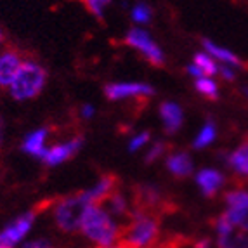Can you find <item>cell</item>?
Masks as SVG:
<instances>
[{
  "label": "cell",
  "instance_id": "1",
  "mask_svg": "<svg viewBox=\"0 0 248 248\" xmlns=\"http://www.w3.org/2000/svg\"><path fill=\"white\" fill-rule=\"evenodd\" d=\"M160 236V219L156 215L132 212L128 222L118 229V238L128 248H155Z\"/></svg>",
  "mask_w": 248,
  "mask_h": 248
},
{
  "label": "cell",
  "instance_id": "2",
  "mask_svg": "<svg viewBox=\"0 0 248 248\" xmlns=\"http://www.w3.org/2000/svg\"><path fill=\"white\" fill-rule=\"evenodd\" d=\"M47 83V70L35 59H25L17 71L16 78L7 89L14 101L35 99Z\"/></svg>",
  "mask_w": 248,
  "mask_h": 248
},
{
  "label": "cell",
  "instance_id": "3",
  "mask_svg": "<svg viewBox=\"0 0 248 248\" xmlns=\"http://www.w3.org/2000/svg\"><path fill=\"white\" fill-rule=\"evenodd\" d=\"M89 207H91V202H89L87 191L59 198L52 207L54 222L62 232L80 231V224Z\"/></svg>",
  "mask_w": 248,
  "mask_h": 248
},
{
  "label": "cell",
  "instance_id": "4",
  "mask_svg": "<svg viewBox=\"0 0 248 248\" xmlns=\"http://www.w3.org/2000/svg\"><path fill=\"white\" fill-rule=\"evenodd\" d=\"M80 231L89 240L97 243V247H108L118 238V228L111 220L109 214L104 212L99 205H91L85 212L80 224Z\"/></svg>",
  "mask_w": 248,
  "mask_h": 248
},
{
  "label": "cell",
  "instance_id": "5",
  "mask_svg": "<svg viewBox=\"0 0 248 248\" xmlns=\"http://www.w3.org/2000/svg\"><path fill=\"white\" fill-rule=\"evenodd\" d=\"M38 212H40L38 208L25 212L5 224L0 229V248H19L25 243V238L33 229Z\"/></svg>",
  "mask_w": 248,
  "mask_h": 248
},
{
  "label": "cell",
  "instance_id": "6",
  "mask_svg": "<svg viewBox=\"0 0 248 248\" xmlns=\"http://www.w3.org/2000/svg\"><path fill=\"white\" fill-rule=\"evenodd\" d=\"M132 203L134 212H142V214L160 215L169 212L170 203L165 196L161 195L158 187L151 184H136L132 191Z\"/></svg>",
  "mask_w": 248,
  "mask_h": 248
},
{
  "label": "cell",
  "instance_id": "7",
  "mask_svg": "<svg viewBox=\"0 0 248 248\" xmlns=\"http://www.w3.org/2000/svg\"><path fill=\"white\" fill-rule=\"evenodd\" d=\"M124 44L136 49L137 52L142 54V58L151 64V66L163 68L165 66V56L161 52L160 47L155 44V40L141 28H132L125 35Z\"/></svg>",
  "mask_w": 248,
  "mask_h": 248
},
{
  "label": "cell",
  "instance_id": "8",
  "mask_svg": "<svg viewBox=\"0 0 248 248\" xmlns=\"http://www.w3.org/2000/svg\"><path fill=\"white\" fill-rule=\"evenodd\" d=\"M228 212H224L236 229L248 231V193L243 189L229 191L226 195Z\"/></svg>",
  "mask_w": 248,
  "mask_h": 248
},
{
  "label": "cell",
  "instance_id": "9",
  "mask_svg": "<svg viewBox=\"0 0 248 248\" xmlns=\"http://www.w3.org/2000/svg\"><path fill=\"white\" fill-rule=\"evenodd\" d=\"M106 99L109 101H124L130 99V97H149L155 94V89L148 83H137V82H128V83H106L103 89Z\"/></svg>",
  "mask_w": 248,
  "mask_h": 248
},
{
  "label": "cell",
  "instance_id": "10",
  "mask_svg": "<svg viewBox=\"0 0 248 248\" xmlns=\"http://www.w3.org/2000/svg\"><path fill=\"white\" fill-rule=\"evenodd\" d=\"M82 146H83L82 136L71 137L70 141L47 148L44 156H42V161H44L47 167H58V165H61V163H64V161L71 160V158L82 149Z\"/></svg>",
  "mask_w": 248,
  "mask_h": 248
},
{
  "label": "cell",
  "instance_id": "11",
  "mask_svg": "<svg viewBox=\"0 0 248 248\" xmlns=\"http://www.w3.org/2000/svg\"><path fill=\"white\" fill-rule=\"evenodd\" d=\"M23 56L14 47H7L0 52V89H9L23 64Z\"/></svg>",
  "mask_w": 248,
  "mask_h": 248
},
{
  "label": "cell",
  "instance_id": "12",
  "mask_svg": "<svg viewBox=\"0 0 248 248\" xmlns=\"http://www.w3.org/2000/svg\"><path fill=\"white\" fill-rule=\"evenodd\" d=\"M120 187V179L118 175L115 174H104L103 177L99 179V182L95 184L92 189L87 191V196H89V202L91 205H104L109 195H111L113 191H116Z\"/></svg>",
  "mask_w": 248,
  "mask_h": 248
},
{
  "label": "cell",
  "instance_id": "13",
  "mask_svg": "<svg viewBox=\"0 0 248 248\" xmlns=\"http://www.w3.org/2000/svg\"><path fill=\"white\" fill-rule=\"evenodd\" d=\"M47 137H49V128H46V127L37 128V130H33V132L26 134L23 142H21L23 153L42 160V156H44V153H46V149H47L46 148Z\"/></svg>",
  "mask_w": 248,
  "mask_h": 248
},
{
  "label": "cell",
  "instance_id": "14",
  "mask_svg": "<svg viewBox=\"0 0 248 248\" xmlns=\"http://www.w3.org/2000/svg\"><path fill=\"white\" fill-rule=\"evenodd\" d=\"M196 182H198L203 195L207 198H214L220 187L224 186V175L214 169H203L196 175Z\"/></svg>",
  "mask_w": 248,
  "mask_h": 248
},
{
  "label": "cell",
  "instance_id": "15",
  "mask_svg": "<svg viewBox=\"0 0 248 248\" xmlns=\"http://www.w3.org/2000/svg\"><path fill=\"white\" fill-rule=\"evenodd\" d=\"M160 116L163 120V128L169 136L175 134L179 128L182 127V122H184V115H182V109L175 103H161L160 104Z\"/></svg>",
  "mask_w": 248,
  "mask_h": 248
},
{
  "label": "cell",
  "instance_id": "16",
  "mask_svg": "<svg viewBox=\"0 0 248 248\" xmlns=\"http://www.w3.org/2000/svg\"><path fill=\"white\" fill-rule=\"evenodd\" d=\"M167 170L174 175L175 179H186L193 174V160L186 151H179V153L170 155L165 161Z\"/></svg>",
  "mask_w": 248,
  "mask_h": 248
},
{
  "label": "cell",
  "instance_id": "17",
  "mask_svg": "<svg viewBox=\"0 0 248 248\" xmlns=\"http://www.w3.org/2000/svg\"><path fill=\"white\" fill-rule=\"evenodd\" d=\"M228 163L236 175L248 179V137H245L241 144L228 156Z\"/></svg>",
  "mask_w": 248,
  "mask_h": 248
},
{
  "label": "cell",
  "instance_id": "18",
  "mask_svg": "<svg viewBox=\"0 0 248 248\" xmlns=\"http://www.w3.org/2000/svg\"><path fill=\"white\" fill-rule=\"evenodd\" d=\"M203 47L207 49V52L210 54L212 58H217L220 61H224L226 64H232V66H238V68H248V62H245L241 58H238L236 54H232L231 50L228 49H222V47L215 46L212 40H207V38H203L202 40Z\"/></svg>",
  "mask_w": 248,
  "mask_h": 248
},
{
  "label": "cell",
  "instance_id": "19",
  "mask_svg": "<svg viewBox=\"0 0 248 248\" xmlns=\"http://www.w3.org/2000/svg\"><path fill=\"white\" fill-rule=\"evenodd\" d=\"M217 236V248H248V231L232 228Z\"/></svg>",
  "mask_w": 248,
  "mask_h": 248
},
{
  "label": "cell",
  "instance_id": "20",
  "mask_svg": "<svg viewBox=\"0 0 248 248\" xmlns=\"http://www.w3.org/2000/svg\"><path fill=\"white\" fill-rule=\"evenodd\" d=\"M104 203H108L109 210H111L115 215H118V217H130V214H132L130 208H128L127 198L122 195L120 187H118L116 191H113L111 195H109V198H108Z\"/></svg>",
  "mask_w": 248,
  "mask_h": 248
},
{
  "label": "cell",
  "instance_id": "21",
  "mask_svg": "<svg viewBox=\"0 0 248 248\" xmlns=\"http://www.w3.org/2000/svg\"><path fill=\"white\" fill-rule=\"evenodd\" d=\"M195 89L198 94H202L203 97H207L210 101H217L219 97V89H217V83L214 80H210L208 77H202V78L195 80Z\"/></svg>",
  "mask_w": 248,
  "mask_h": 248
},
{
  "label": "cell",
  "instance_id": "22",
  "mask_svg": "<svg viewBox=\"0 0 248 248\" xmlns=\"http://www.w3.org/2000/svg\"><path fill=\"white\" fill-rule=\"evenodd\" d=\"M195 66H198L200 70H202V73L205 75V77H208V78H210L212 75H215L217 71H219V66L215 64L214 58L208 56V54H196Z\"/></svg>",
  "mask_w": 248,
  "mask_h": 248
},
{
  "label": "cell",
  "instance_id": "23",
  "mask_svg": "<svg viewBox=\"0 0 248 248\" xmlns=\"http://www.w3.org/2000/svg\"><path fill=\"white\" fill-rule=\"evenodd\" d=\"M215 134H217V132H215L214 122L208 120L207 124H205V127L202 128V132H200L198 136H196L195 142H193V148L202 149V148H205V146H208L215 139Z\"/></svg>",
  "mask_w": 248,
  "mask_h": 248
},
{
  "label": "cell",
  "instance_id": "24",
  "mask_svg": "<svg viewBox=\"0 0 248 248\" xmlns=\"http://www.w3.org/2000/svg\"><path fill=\"white\" fill-rule=\"evenodd\" d=\"M83 7L87 9L92 16H95L97 19L103 21L104 17V9L111 4V0H82Z\"/></svg>",
  "mask_w": 248,
  "mask_h": 248
},
{
  "label": "cell",
  "instance_id": "25",
  "mask_svg": "<svg viewBox=\"0 0 248 248\" xmlns=\"http://www.w3.org/2000/svg\"><path fill=\"white\" fill-rule=\"evenodd\" d=\"M132 17L137 21V23H148L151 19V7L144 2H139L136 7L132 9Z\"/></svg>",
  "mask_w": 248,
  "mask_h": 248
},
{
  "label": "cell",
  "instance_id": "26",
  "mask_svg": "<svg viewBox=\"0 0 248 248\" xmlns=\"http://www.w3.org/2000/svg\"><path fill=\"white\" fill-rule=\"evenodd\" d=\"M165 151H167L165 142H156V144H155L153 148L148 151V155L144 156V163H146V165H151V163H153L155 160H158V158L165 153Z\"/></svg>",
  "mask_w": 248,
  "mask_h": 248
},
{
  "label": "cell",
  "instance_id": "27",
  "mask_svg": "<svg viewBox=\"0 0 248 248\" xmlns=\"http://www.w3.org/2000/svg\"><path fill=\"white\" fill-rule=\"evenodd\" d=\"M149 137H151V134L149 132H142V134H139V136H136L132 139V141H130V144H128V151H137V149L141 148V146H144L146 142L149 141Z\"/></svg>",
  "mask_w": 248,
  "mask_h": 248
},
{
  "label": "cell",
  "instance_id": "28",
  "mask_svg": "<svg viewBox=\"0 0 248 248\" xmlns=\"http://www.w3.org/2000/svg\"><path fill=\"white\" fill-rule=\"evenodd\" d=\"M19 248H54V245L49 240H30L25 241Z\"/></svg>",
  "mask_w": 248,
  "mask_h": 248
},
{
  "label": "cell",
  "instance_id": "29",
  "mask_svg": "<svg viewBox=\"0 0 248 248\" xmlns=\"http://www.w3.org/2000/svg\"><path fill=\"white\" fill-rule=\"evenodd\" d=\"M217 73H220V77L226 78L228 82H232V80H234V71L228 66H219V71H217Z\"/></svg>",
  "mask_w": 248,
  "mask_h": 248
},
{
  "label": "cell",
  "instance_id": "30",
  "mask_svg": "<svg viewBox=\"0 0 248 248\" xmlns=\"http://www.w3.org/2000/svg\"><path fill=\"white\" fill-rule=\"evenodd\" d=\"M195 248H210V240L208 238H198L195 241Z\"/></svg>",
  "mask_w": 248,
  "mask_h": 248
},
{
  "label": "cell",
  "instance_id": "31",
  "mask_svg": "<svg viewBox=\"0 0 248 248\" xmlns=\"http://www.w3.org/2000/svg\"><path fill=\"white\" fill-rule=\"evenodd\" d=\"M82 115L83 116H92V106H89V104H87V106H83L82 108Z\"/></svg>",
  "mask_w": 248,
  "mask_h": 248
},
{
  "label": "cell",
  "instance_id": "32",
  "mask_svg": "<svg viewBox=\"0 0 248 248\" xmlns=\"http://www.w3.org/2000/svg\"><path fill=\"white\" fill-rule=\"evenodd\" d=\"M2 144H4V122L0 118V148H2Z\"/></svg>",
  "mask_w": 248,
  "mask_h": 248
},
{
  "label": "cell",
  "instance_id": "33",
  "mask_svg": "<svg viewBox=\"0 0 248 248\" xmlns=\"http://www.w3.org/2000/svg\"><path fill=\"white\" fill-rule=\"evenodd\" d=\"M97 248H128L127 245H124L122 241H118V245H115V247H111V245H108V247H97Z\"/></svg>",
  "mask_w": 248,
  "mask_h": 248
},
{
  "label": "cell",
  "instance_id": "34",
  "mask_svg": "<svg viewBox=\"0 0 248 248\" xmlns=\"http://www.w3.org/2000/svg\"><path fill=\"white\" fill-rule=\"evenodd\" d=\"M2 38H4V35H2V31H0V42H2Z\"/></svg>",
  "mask_w": 248,
  "mask_h": 248
}]
</instances>
